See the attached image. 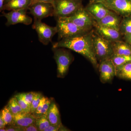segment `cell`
Returning <instances> with one entry per match:
<instances>
[{
	"mask_svg": "<svg viewBox=\"0 0 131 131\" xmlns=\"http://www.w3.org/2000/svg\"><path fill=\"white\" fill-rule=\"evenodd\" d=\"M0 131H6V129L5 128H2V129H0Z\"/></svg>",
	"mask_w": 131,
	"mask_h": 131,
	"instance_id": "f35d334b",
	"label": "cell"
},
{
	"mask_svg": "<svg viewBox=\"0 0 131 131\" xmlns=\"http://www.w3.org/2000/svg\"><path fill=\"white\" fill-rule=\"evenodd\" d=\"M113 55L131 56V45L124 40L112 42Z\"/></svg>",
	"mask_w": 131,
	"mask_h": 131,
	"instance_id": "2e32d148",
	"label": "cell"
},
{
	"mask_svg": "<svg viewBox=\"0 0 131 131\" xmlns=\"http://www.w3.org/2000/svg\"><path fill=\"white\" fill-rule=\"evenodd\" d=\"M122 19V16L111 11L105 17L96 22L103 26L119 31L120 26Z\"/></svg>",
	"mask_w": 131,
	"mask_h": 131,
	"instance_id": "5bb4252c",
	"label": "cell"
},
{
	"mask_svg": "<svg viewBox=\"0 0 131 131\" xmlns=\"http://www.w3.org/2000/svg\"><path fill=\"white\" fill-rule=\"evenodd\" d=\"M43 96L40 93L36 92L31 106V113L33 114L35 112L38 106L40 101Z\"/></svg>",
	"mask_w": 131,
	"mask_h": 131,
	"instance_id": "d4e9b609",
	"label": "cell"
},
{
	"mask_svg": "<svg viewBox=\"0 0 131 131\" xmlns=\"http://www.w3.org/2000/svg\"><path fill=\"white\" fill-rule=\"evenodd\" d=\"M14 96L16 97L18 102L22 108L24 112L31 113V105L30 104L25 101L24 99L21 98L18 94H16Z\"/></svg>",
	"mask_w": 131,
	"mask_h": 131,
	"instance_id": "484cf974",
	"label": "cell"
},
{
	"mask_svg": "<svg viewBox=\"0 0 131 131\" xmlns=\"http://www.w3.org/2000/svg\"><path fill=\"white\" fill-rule=\"evenodd\" d=\"M51 103V100L48 98H46V101L43 106L42 109H41V111H40L38 114L37 115L36 118L42 117V116L46 115Z\"/></svg>",
	"mask_w": 131,
	"mask_h": 131,
	"instance_id": "83f0119b",
	"label": "cell"
},
{
	"mask_svg": "<svg viewBox=\"0 0 131 131\" xmlns=\"http://www.w3.org/2000/svg\"><path fill=\"white\" fill-rule=\"evenodd\" d=\"M32 0H12L3 6V10L8 11L29 9Z\"/></svg>",
	"mask_w": 131,
	"mask_h": 131,
	"instance_id": "e0dca14e",
	"label": "cell"
},
{
	"mask_svg": "<svg viewBox=\"0 0 131 131\" xmlns=\"http://www.w3.org/2000/svg\"><path fill=\"white\" fill-rule=\"evenodd\" d=\"M54 1V0H32L31 4L37 2H45L53 3Z\"/></svg>",
	"mask_w": 131,
	"mask_h": 131,
	"instance_id": "836d02e7",
	"label": "cell"
},
{
	"mask_svg": "<svg viewBox=\"0 0 131 131\" xmlns=\"http://www.w3.org/2000/svg\"><path fill=\"white\" fill-rule=\"evenodd\" d=\"M5 0H0V11L1 12L3 10V6L4 5Z\"/></svg>",
	"mask_w": 131,
	"mask_h": 131,
	"instance_id": "d590c367",
	"label": "cell"
},
{
	"mask_svg": "<svg viewBox=\"0 0 131 131\" xmlns=\"http://www.w3.org/2000/svg\"><path fill=\"white\" fill-rule=\"evenodd\" d=\"M123 40L131 45V34L129 35L123 36Z\"/></svg>",
	"mask_w": 131,
	"mask_h": 131,
	"instance_id": "d6a6232c",
	"label": "cell"
},
{
	"mask_svg": "<svg viewBox=\"0 0 131 131\" xmlns=\"http://www.w3.org/2000/svg\"><path fill=\"white\" fill-rule=\"evenodd\" d=\"M94 31L97 34L110 42L123 40L122 34L119 31L101 25L95 20L94 22Z\"/></svg>",
	"mask_w": 131,
	"mask_h": 131,
	"instance_id": "7c38bea8",
	"label": "cell"
},
{
	"mask_svg": "<svg viewBox=\"0 0 131 131\" xmlns=\"http://www.w3.org/2000/svg\"><path fill=\"white\" fill-rule=\"evenodd\" d=\"M66 130V128L62 124L60 125H50L46 128L44 131H58Z\"/></svg>",
	"mask_w": 131,
	"mask_h": 131,
	"instance_id": "f1b7e54d",
	"label": "cell"
},
{
	"mask_svg": "<svg viewBox=\"0 0 131 131\" xmlns=\"http://www.w3.org/2000/svg\"><path fill=\"white\" fill-rule=\"evenodd\" d=\"M57 19L59 40L78 37L89 32L78 27L68 17H59Z\"/></svg>",
	"mask_w": 131,
	"mask_h": 131,
	"instance_id": "7a4b0ae2",
	"label": "cell"
},
{
	"mask_svg": "<svg viewBox=\"0 0 131 131\" xmlns=\"http://www.w3.org/2000/svg\"><path fill=\"white\" fill-rule=\"evenodd\" d=\"M110 59L116 68L127 63L131 62V56L113 55Z\"/></svg>",
	"mask_w": 131,
	"mask_h": 131,
	"instance_id": "7402d4cb",
	"label": "cell"
},
{
	"mask_svg": "<svg viewBox=\"0 0 131 131\" xmlns=\"http://www.w3.org/2000/svg\"><path fill=\"white\" fill-rule=\"evenodd\" d=\"M26 9L12 10L8 13H3L2 16L7 20L6 25L9 26L18 24H22L26 25H30L32 19L27 14Z\"/></svg>",
	"mask_w": 131,
	"mask_h": 131,
	"instance_id": "30bf717a",
	"label": "cell"
},
{
	"mask_svg": "<svg viewBox=\"0 0 131 131\" xmlns=\"http://www.w3.org/2000/svg\"><path fill=\"white\" fill-rule=\"evenodd\" d=\"M6 106L14 116L15 115L24 112L15 96L10 99Z\"/></svg>",
	"mask_w": 131,
	"mask_h": 131,
	"instance_id": "44dd1931",
	"label": "cell"
},
{
	"mask_svg": "<svg viewBox=\"0 0 131 131\" xmlns=\"http://www.w3.org/2000/svg\"><path fill=\"white\" fill-rule=\"evenodd\" d=\"M22 128V131H38L35 124H33L29 126Z\"/></svg>",
	"mask_w": 131,
	"mask_h": 131,
	"instance_id": "1f68e13d",
	"label": "cell"
},
{
	"mask_svg": "<svg viewBox=\"0 0 131 131\" xmlns=\"http://www.w3.org/2000/svg\"><path fill=\"white\" fill-rule=\"evenodd\" d=\"M12 0H5V3H4V5L5 4H7L9 2L11 1Z\"/></svg>",
	"mask_w": 131,
	"mask_h": 131,
	"instance_id": "74e56055",
	"label": "cell"
},
{
	"mask_svg": "<svg viewBox=\"0 0 131 131\" xmlns=\"http://www.w3.org/2000/svg\"><path fill=\"white\" fill-rule=\"evenodd\" d=\"M98 69L101 81L103 83L112 82L116 76V68L110 59L99 63Z\"/></svg>",
	"mask_w": 131,
	"mask_h": 131,
	"instance_id": "8fae6325",
	"label": "cell"
},
{
	"mask_svg": "<svg viewBox=\"0 0 131 131\" xmlns=\"http://www.w3.org/2000/svg\"><path fill=\"white\" fill-rule=\"evenodd\" d=\"M32 27L37 33L39 41L46 45L51 42L53 37L58 33L56 26H50L42 22L41 20L36 19H34Z\"/></svg>",
	"mask_w": 131,
	"mask_h": 131,
	"instance_id": "52a82bcc",
	"label": "cell"
},
{
	"mask_svg": "<svg viewBox=\"0 0 131 131\" xmlns=\"http://www.w3.org/2000/svg\"><path fill=\"white\" fill-rule=\"evenodd\" d=\"M93 29L84 35L62 39L58 42L54 43L52 45V48L62 47L74 51L86 58L91 63L95 69H97L99 63L95 56L93 47Z\"/></svg>",
	"mask_w": 131,
	"mask_h": 131,
	"instance_id": "6da1fadb",
	"label": "cell"
},
{
	"mask_svg": "<svg viewBox=\"0 0 131 131\" xmlns=\"http://www.w3.org/2000/svg\"><path fill=\"white\" fill-rule=\"evenodd\" d=\"M116 76L120 79L131 81V62L116 67Z\"/></svg>",
	"mask_w": 131,
	"mask_h": 131,
	"instance_id": "d6986e66",
	"label": "cell"
},
{
	"mask_svg": "<svg viewBox=\"0 0 131 131\" xmlns=\"http://www.w3.org/2000/svg\"><path fill=\"white\" fill-rule=\"evenodd\" d=\"M35 125L38 131H44L46 128L50 125L46 115L42 117L36 118Z\"/></svg>",
	"mask_w": 131,
	"mask_h": 131,
	"instance_id": "cb8c5ba5",
	"label": "cell"
},
{
	"mask_svg": "<svg viewBox=\"0 0 131 131\" xmlns=\"http://www.w3.org/2000/svg\"><path fill=\"white\" fill-rule=\"evenodd\" d=\"M100 2L122 17L131 16V0H103Z\"/></svg>",
	"mask_w": 131,
	"mask_h": 131,
	"instance_id": "ba28073f",
	"label": "cell"
},
{
	"mask_svg": "<svg viewBox=\"0 0 131 131\" xmlns=\"http://www.w3.org/2000/svg\"><path fill=\"white\" fill-rule=\"evenodd\" d=\"M46 98H47V97H45L44 96H43L41 101H40L39 105L38 106L37 108V110H36L34 113L33 114L34 115L35 118L37 117V115L40 112L41 109H42L43 106L45 102L46 101Z\"/></svg>",
	"mask_w": 131,
	"mask_h": 131,
	"instance_id": "f546056e",
	"label": "cell"
},
{
	"mask_svg": "<svg viewBox=\"0 0 131 131\" xmlns=\"http://www.w3.org/2000/svg\"><path fill=\"white\" fill-rule=\"evenodd\" d=\"M54 53V58L57 66L59 77L63 78L68 73L69 68L73 62L72 54L62 47L52 48Z\"/></svg>",
	"mask_w": 131,
	"mask_h": 131,
	"instance_id": "5b68a950",
	"label": "cell"
},
{
	"mask_svg": "<svg viewBox=\"0 0 131 131\" xmlns=\"http://www.w3.org/2000/svg\"><path fill=\"white\" fill-rule=\"evenodd\" d=\"M103 0H90V3H94L100 2Z\"/></svg>",
	"mask_w": 131,
	"mask_h": 131,
	"instance_id": "8d00e7d4",
	"label": "cell"
},
{
	"mask_svg": "<svg viewBox=\"0 0 131 131\" xmlns=\"http://www.w3.org/2000/svg\"><path fill=\"white\" fill-rule=\"evenodd\" d=\"M83 0H54L53 16L56 18L69 17L83 7Z\"/></svg>",
	"mask_w": 131,
	"mask_h": 131,
	"instance_id": "277c9868",
	"label": "cell"
},
{
	"mask_svg": "<svg viewBox=\"0 0 131 131\" xmlns=\"http://www.w3.org/2000/svg\"><path fill=\"white\" fill-rule=\"evenodd\" d=\"M1 114L5 121L6 126L13 125L14 115L9 111L6 106L1 111Z\"/></svg>",
	"mask_w": 131,
	"mask_h": 131,
	"instance_id": "603a6c76",
	"label": "cell"
},
{
	"mask_svg": "<svg viewBox=\"0 0 131 131\" xmlns=\"http://www.w3.org/2000/svg\"><path fill=\"white\" fill-rule=\"evenodd\" d=\"M6 124L5 121L3 118L1 114H0V129L5 128L6 127Z\"/></svg>",
	"mask_w": 131,
	"mask_h": 131,
	"instance_id": "e575fe53",
	"label": "cell"
},
{
	"mask_svg": "<svg viewBox=\"0 0 131 131\" xmlns=\"http://www.w3.org/2000/svg\"><path fill=\"white\" fill-rule=\"evenodd\" d=\"M92 39L94 52L99 63L101 61L111 58L113 55L112 42L104 39L97 34L94 30Z\"/></svg>",
	"mask_w": 131,
	"mask_h": 131,
	"instance_id": "3957f363",
	"label": "cell"
},
{
	"mask_svg": "<svg viewBox=\"0 0 131 131\" xmlns=\"http://www.w3.org/2000/svg\"><path fill=\"white\" fill-rule=\"evenodd\" d=\"M68 17L78 27L84 31L89 32L94 28L95 20L83 6Z\"/></svg>",
	"mask_w": 131,
	"mask_h": 131,
	"instance_id": "8992f818",
	"label": "cell"
},
{
	"mask_svg": "<svg viewBox=\"0 0 131 131\" xmlns=\"http://www.w3.org/2000/svg\"><path fill=\"white\" fill-rule=\"evenodd\" d=\"M36 93V92H30L29 93H21L17 94L31 106Z\"/></svg>",
	"mask_w": 131,
	"mask_h": 131,
	"instance_id": "4316f807",
	"label": "cell"
},
{
	"mask_svg": "<svg viewBox=\"0 0 131 131\" xmlns=\"http://www.w3.org/2000/svg\"><path fill=\"white\" fill-rule=\"evenodd\" d=\"M46 115L50 125L62 124L59 110L54 102H51Z\"/></svg>",
	"mask_w": 131,
	"mask_h": 131,
	"instance_id": "ac0fdd59",
	"label": "cell"
},
{
	"mask_svg": "<svg viewBox=\"0 0 131 131\" xmlns=\"http://www.w3.org/2000/svg\"><path fill=\"white\" fill-rule=\"evenodd\" d=\"M30 13L34 19L41 20L45 18L54 15L53 4L50 3L37 2L31 4L29 7Z\"/></svg>",
	"mask_w": 131,
	"mask_h": 131,
	"instance_id": "9c48e42d",
	"label": "cell"
},
{
	"mask_svg": "<svg viewBox=\"0 0 131 131\" xmlns=\"http://www.w3.org/2000/svg\"><path fill=\"white\" fill-rule=\"evenodd\" d=\"M5 129L6 131H22V127L16 126L14 125L6 126Z\"/></svg>",
	"mask_w": 131,
	"mask_h": 131,
	"instance_id": "4dcf8cb0",
	"label": "cell"
},
{
	"mask_svg": "<svg viewBox=\"0 0 131 131\" xmlns=\"http://www.w3.org/2000/svg\"><path fill=\"white\" fill-rule=\"evenodd\" d=\"M85 8L96 21H99L111 12L101 2L89 3Z\"/></svg>",
	"mask_w": 131,
	"mask_h": 131,
	"instance_id": "4fadbf2b",
	"label": "cell"
},
{
	"mask_svg": "<svg viewBox=\"0 0 131 131\" xmlns=\"http://www.w3.org/2000/svg\"><path fill=\"white\" fill-rule=\"evenodd\" d=\"M35 118L31 113L23 112L15 115L13 125L21 127H26L35 124Z\"/></svg>",
	"mask_w": 131,
	"mask_h": 131,
	"instance_id": "9a60e30c",
	"label": "cell"
},
{
	"mask_svg": "<svg viewBox=\"0 0 131 131\" xmlns=\"http://www.w3.org/2000/svg\"><path fill=\"white\" fill-rule=\"evenodd\" d=\"M119 31L123 36L131 34V16L123 17L120 26Z\"/></svg>",
	"mask_w": 131,
	"mask_h": 131,
	"instance_id": "ffe728a7",
	"label": "cell"
}]
</instances>
